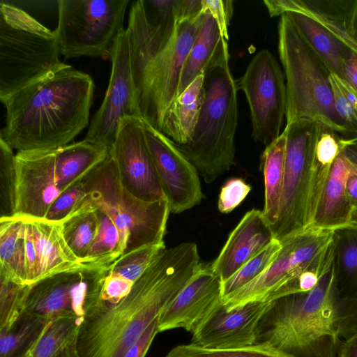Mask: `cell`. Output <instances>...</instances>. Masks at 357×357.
<instances>
[{"label":"cell","instance_id":"4316f807","mask_svg":"<svg viewBox=\"0 0 357 357\" xmlns=\"http://www.w3.org/2000/svg\"><path fill=\"white\" fill-rule=\"evenodd\" d=\"M286 155V133L283 130L267 145L261 155L260 169L264 180L263 213L272 227L276 222L282 192Z\"/></svg>","mask_w":357,"mask_h":357},{"label":"cell","instance_id":"83f0119b","mask_svg":"<svg viewBox=\"0 0 357 357\" xmlns=\"http://www.w3.org/2000/svg\"><path fill=\"white\" fill-rule=\"evenodd\" d=\"M0 276L27 284L25 255V220L0 219Z\"/></svg>","mask_w":357,"mask_h":357},{"label":"cell","instance_id":"ffe728a7","mask_svg":"<svg viewBox=\"0 0 357 357\" xmlns=\"http://www.w3.org/2000/svg\"><path fill=\"white\" fill-rule=\"evenodd\" d=\"M222 298L221 282L213 271L211 263H203L160 313L158 332L181 328L192 333Z\"/></svg>","mask_w":357,"mask_h":357},{"label":"cell","instance_id":"c3c4849f","mask_svg":"<svg viewBox=\"0 0 357 357\" xmlns=\"http://www.w3.org/2000/svg\"><path fill=\"white\" fill-rule=\"evenodd\" d=\"M202 0H176L174 15L177 22L193 19L204 14Z\"/></svg>","mask_w":357,"mask_h":357},{"label":"cell","instance_id":"7c38bea8","mask_svg":"<svg viewBox=\"0 0 357 357\" xmlns=\"http://www.w3.org/2000/svg\"><path fill=\"white\" fill-rule=\"evenodd\" d=\"M108 266L62 272L30 284L22 313L50 322L61 318L83 320L100 300Z\"/></svg>","mask_w":357,"mask_h":357},{"label":"cell","instance_id":"484cf974","mask_svg":"<svg viewBox=\"0 0 357 357\" xmlns=\"http://www.w3.org/2000/svg\"><path fill=\"white\" fill-rule=\"evenodd\" d=\"M285 14L331 72L342 78L344 61L354 51L311 15L296 12Z\"/></svg>","mask_w":357,"mask_h":357},{"label":"cell","instance_id":"4dcf8cb0","mask_svg":"<svg viewBox=\"0 0 357 357\" xmlns=\"http://www.w3.org/2000/svg\"><path fill=\"white\" fill-rule=\"evenodd\" d=\"M354 1L355 0H301L299 13L311 15L357 53V43L349 29L350 16Z\"/></svg>","mask_w":357,"mask_h":357},{"label":"cell","instance_id":"db71d44e","mask_svg":"<svg viewBox=\"0 0 357 357\" xmlns=\"http://www.w3.org/2000/svg\"><path fill=\"white\" fill-rule=\"evenodd\" d=\"M345 193L347 201L353 209L357 208V174H352L347 179Z\"/></svg>","mask_w":357,"mask_h":357},{"label":"cell","instance_id":"b9f144b4","mask_svg":"<svg viewBox=\"0 0 357 357\" xmlns=\"http://www.w3.org/2000/svg\"><path fill=\"white\" fill-rule=\"evenodd\" d=\"M251 190V186L241 178L227 180L220 190L218 206L221 213H228L239 206Z\"/></svg>","mask_w":357,"mask_h":357},{"label":"cell","instance_id":"603a6c76","mask_svg":"<svg viewBox=\"0 0 357 357\" xmlns=\"http://www.w3.org/2000/svg\"><path fill=\"white\" fill-rule=\"evenodd\" d=\"M357 174V167L341 152L333 162L312 226L336 229L348 226L353 208L345 188L347 179Z\"/></svg>","mask_w":357,"mask_h":357},{"label":"cell","instance_id":"30bf717a","mask_svg":"<svg viewBox=\"0 0 357 357\" xmlns=\"http://www.w3.org/2000/svg\"><path fill=\"white\" fill-rule=\"evenodd\" d=\"M57 33L66 58L107 54L123 29L129 0H59Z\"/></svg>","mask_w":357,"mask_h":357},{"label":"cell","instance_id":"8d00e7d4","mask_svg":"<svg viewBox=\"0 0 357 357\" xmlns=\"http://www.w3.org/2000/svg\"><path fill=\"white\" fill-rule=\"evenodd\" d=\"M281 248V243L274 238L268 246L247 261L230 278L221 283L222 296L224 297L241 288L261 275L275 260Z\"/></svg>","mask_w":357,"mask_h":357},{"label":"cell","instance_id":"816d5d0a","mask_svg":"<svg viewBox=\"0 0 357 357\" xmlns=\"http://www.w3.org/2000/svg\"><path fill=\"white\" fill-rule=\"evenodd\" d=\"M342 154L357 167V137L346 139L341 138Z\"/></svg>","mask_w":357,"mask_h":357},{"label":"cell","instance_id":"8fae6325","mask_svg":"<svg viewBox=\"0 0 357 357\" xmlns=\"http://www.w3.org/2000/svg\"><path fill=\"white\" fill-rule=\"evenodd\" d=\"M204 17L176 22L167 45L147 66L136 89L139 117L160 131L178 96L181 72Z\"/></svg>","mask_w":357,"mask_h":357},{"label":"cell","instance_id":"11a10c76","mask_svg":"<svg viewBox=\"0 0 357 357\" xmlns=\"http://www.w3.org/2000/svg\"><path fill=\"white\" fill-rule=\"evenodd\" d=\"M76 337L67 343L54 357H78L75 347Z\"/></svg>","mask_w":357,"mask_h":357},{"label":"cell","instance_id":"e575fe53","mask_svg":"<svg viewBox=\"0 0 357 357\" xmlns=\"http://www.w3.org/2000/svg\"><path fill=\"white\" fill-rule=\"evenodd\" d=\"M96 208L98 225L86 263L109 265L123 255L120 234L112 218L102 210Z\"/></svg>","mask_w":357,"mask_h":357},{"label":"cell","instance_id":"681fc988","mask_svg":"<svg viewBox=\"0 0 357 357\" xmlns=\"http://www.w3.org/2000/svg\"><path fill=\"white\" fill-rule=\"evenodd\" d=\"M341 78V77H340ZM342 79L357 93V53L351 52L343 63Z\"/></svg>","mask_w":357,"mask_h":357},{"label":"cell","instance_id":"277c9868","mask_svg":"<svg viewBox=\"0 0 357 357\" xmlns=\"http://www.w3.org/2000/svg\"><path fill=\"white\" fill-rule=\"evenodd\" d=\"M227 40H222L204 72L205 99L191 141L176 144L207 183L234 164L238 86L229 66Z\"/></svg>","mask_w":357,"mask_h":357},{"label":"cell","instance_id":"f35d334b","mask_svg":"<svg viewBox=\"0 0 357 357\" xmlns=\"http://www.w3.org/2000/svg\"><path fill=\"white\" fill-rule=\"evenodd\" d=\"M165 357H294L264 344L233 349H208L192 344H180L172 349Z\"/></svg>","mask_w":357,"mask_h":357},{"label":"cell","instance_id":"d6986e66","mask_svg":"<svg viewBox=\"0 0 357 357\" xmlns=\"http://www.w3.org/2000/svg\"><path fill=\"white\" fill-rule=\"evenodd\" d=\"M56 149L17 151L16 214L15 217L45 219L62 192L56 174Z\"/></svg>","mask_w":357,"mask_h":357},{"label":"cell","instance_id":"d4e9b609","mask_svg":"<svg viewBox=\"0 0 357 357\" xmlns=\"http://www.w3.org/2000/svg\"><path fill=\"white\" fill-rule=\"evenodd\" d=\"M108 153L104 144L85 139L57 148L55 169L61 192L82 181Z\"/></svg>","mask_w":357,"mask_h":357},{"label":"cell","instance_id":"7bdbcfd3","mask_svg":"<svg viewBox=\"0 0 357 357\" xmlns=\"http://www.w3.org/2000/svg\"><path fill=\"white\" fill-rule=\"evenodd\" d=\"M330 82L333 91L334 107L337 114L347 130L349 139L357 137V114L354 107L342 94L333 73Z\"/></svg>","mask_w":357,"mask_h":357},{"label":"cell","instance_id":"44dd1931","mask_svg":"<svg viewBox=\"0 0 357 357\" xmlns=\"http://www.w3.org/2000/svg\"><path fill=\"white\" fill-rule=\"evenodd\" d=\"M273 239L272 229L263 211L251 209L230 233L218 256L211 263L213 271L221 283L225 282Z\"/></svg>","mask_w":357,"mask_h":357},{"label":"cell","instance_id":"d6a6232c","mask_svg":"<svg viewBox=\"0 0 357 357\" xmlns=\"http://www.w3.org/2000/svg\"><path fill=\"white\" fill-rule=\"evenodd\" d=\"M49 323L22 312L10 327L0 331V357H17L41 335Z\"/></svg>","mask_w":357,"mask_h":357},{"label":"cell","instance_id":"52a82bcc","mask_svg":"<svg viewBox=\"0 0 357 357\" xmlns=\"http://www.w3.org/2000/svg\"><path fill=\"white\" fill-rule=\"evenodd\" d=\"M56 29L52 31L24 10L0 2V100L66 63Z\"/></svg>","mask_w":357,"mask_h":357},{"label":"cell","instance_id":"7402d4cb","mask_svg":"<svg viewBox=\"0 0 357 357\" xmlns=\"http://www.w3.org/2000/svg\"><path fill=\"white\" fill-rule=\"evenodd\" d=\"M28 220L37 252L38 280L56 273L99 265L84 264L74 255L63 238L61 223L44 219Z\"/></svg>","mask_w":357,"mask_h":357},{"label":"cell","instance_id":"836d02e7","mask_svg":"<svg viewBox=\"0 0 357 357\" xmlns=\"http://www.w3.org/2000/svg\"><path fill=\"white\" fill-rule=\"evenodd\" d=\"M82 321L61 318L50 321L41 335L17 357H54L76 337Z\"/></svg>","mask_w":357,"mask_h":357},{"label":"cell","instance_id":"8992f818","mask_svg":"<svg viewBox=\"0 0 357 357\" xmlns=\"http://www.w3.org/2000/svg\"><path fill=\"white\" fill-rule=\"evenodd\" d=\"M278 53L286 78L287 124L314 120L348 139L334 107L331 72L287 14L278 23Z\"/></svg>","mask_w":357,"mask_h":357},{"label":"cell","instance_id":"1f68e13d","mask_svg":"<svg viewBox=\"0 0 357 357\" xmlns=\"http://www.w3.org/2000/svg\"><path fill=\"white\" fill-rule=\"evenodd\" d=\"M63 238L74 255L83 263L95 238L98 219L96 208L85 200L62 222Z\"/></svg>","mask_w":357,"mask_h":357},{"label":"cell","instance_id":"ac0fdd59","mask_svg":"<svg viewBox=\"0 0 357 357\" xmlns=\"http://www.w3.org/2000/svg\"><path fill=\"white\" fill-rule=\"evenodd\" d=\"M274 301L250 302L227 311L220 301L192 332L190 344L218 350L255 344L259 322Z\"/></svg>","mask_w":357,"mask_h":357},{"label":"cell","instance_id":"9f6ffc18","mask_svg":"<svg viewBox=\"0 0 357 357\" xmlns=\"http://www.w3.org/2000/svg\"><path fill=\"white\" fill-rule=\"evenodd\" d=\"M349 29L350 33L354 40L357 43V0H355L354 6L351 10Z\"/></svg>","mask_w":357,"mask_h":357},{"label":"cell","instance_id":"6f0895ef","mask_svg":"<svg viewBox=\"0 0 357 357\" xmlns=\"http://www.w3.org/2000/svg\"><path fill=\"white\" fill-rule=\"evenodd\" d=\"M348 226L357 227V208H355L352 210L349 224Z\"/></svg>","mask_w":357,"mask_h":357},{"label":"cell","instance_id":"74e56055","mask_svg":"<svg viewBox=\"0 0 357 357\" xmlns=\"http://www.w3.org/2000/svg\"><path fill=\"white\" fill-rule=\"evenodd\" d=\"M165 248V244L162 243L144 246L123 255L107 266V273L135 283Z\"/></svg>","mask_w":357,"mask_h":357},{"label":"cell","instance_id":"60d3db41","mask_svg":"<svg viewBox=\"0 0 357 357\" xmlns=\"http://www.w3.org/2000/svg\"><path fill=\"white\" fill-rule=\"evenodd\" d=\"M86 193L83 181L64 190L53 202L44 220L62 222L77 208Z\"/></svg>","mask_w":357,"mask_h":357},{"label":"cell","instance_id":"9c48e42d","mask_svg":"<svg viewBox=\"0 0 357 357\" xmlns=\"http://www.w3.org/2000/svg\"><path fill=\"white\" fill-rule=\"evenodd\" d=\"M334 229L310 226L280 241L271 265L255 280L222 298L227 311L250 302L275 301L300 293L298 278L304 271L322 270L333 261Z\"/></svg>","mask_w":357,"mask_h":357},{"label":"cell","instance_id":"5b68a950","mask_svg":"<svg viewBox=\"0 0 357 357\" xmlns=\"http://www.w3.org/2000/svg\"><path fill=\"white\" fill-rule=\"evenodd\" d=\"M321 123L300 119L286 124L284 182L278 218L271 227L274 238L312 225L332 166L319 162L315 149Z\"/></svg>","mask_w":357,"mask_h":357},{"label":"cell","instance_id":"7dc6e473","mask_svg":"<svg viewBox=\"0 0 357 357\" xmlns=\"http://www.w3.org/2000/svg\"><path fill=\"white\" fill-rule=\"evenodd\" d=\"M157 317L148 326L142 336L123 354V357H145L158 332Z\"/></svg>","mask_w":357,"mask_h":357},{"label":"cell","instance_id":"f907efd6","mask_svg":"<svg viewBox=\"0 0 357 357\" xmlns=\"http://www.w3.org/2000/svg\"><path fill=\"white\" fill-rule=\"evenodd\" d=\"M337 357H357V333L340 343Z\"/></svg>","mask_w":357,"mask_h":357},{"label":"cell","instance_id":"ee69618b","mask_svg":"<svg viewBox=\"0 0 357 357\" xmlns=\"http://www.w3.org/2000/svg\"><path fill=\"white\" fill-rule=\"evenodd\" d=\"M204 13H208L216 21L222 37L228 40V26L233 15V1L202 0Z\"/></svg>","mask_w":357,"mask_h":357},{"label":"cell","instance_id":"f6af8a7d","mask_svg":"<svg viewBox=\"0 0 357 357\" xmlns=\"http://www.w3.org/2000/svg\"><path fill=\"white\" fill-rule=\"evenodd\" d=\"M134 283L121 277L106 273L101 290L100 299L109 305L120 302L131 291Z\"/></svg>","mask_w":357,"mask_h":357},{"label":"cell","instance_id":"f1b7e54d","mask_svg":"<svg viewBox=\"0 0 357 357\" xmlns=\"http://www.w3.org/2000/svg\"><path fill=\"white\" fill-rule=\"evenodd\" d=\"M333 272L340 296L357 299V227L334 229Z\"/></svg>","mask_w":357,"mask_h":357},{"label":"cell","instance_id":"7a4b0ae2","mask_svg":"<svg viewBox=\"0 0 357 357\" xmlns=\"http://www.w3.org/2000/svg\"><path fill=\"white\" fill-rule=\"evenodd\" d=\"M94 83L65 64L2 102L1 138L17 151L54 149L69 144L89 123Z\"/></svg>","mask_w":357,"mask_h":357},{"label":"cell","instance_id":"d590c367","mask_svg":"<svg viewBox=\"0 0 357 357\" xmlns=\"http://www.w3.org/2000/svg\"><path fill=\"white\" fill-rule=\"evenodd\" d=\"M17 169L13 149L0 138V219L16 214Z\"/></svg>","mask_w":357,"mask_h":357},{"label":"cell","instance_id":"e0dca14e","mask_svg":"<svg viewBox=\"0 0 357 357\" xmlns=\"http://www.w3.org/2000/svg\"><path fill=\"white\" fill-rule=\"evenodd\" d=\"M124 188L146 202L166 199L137 116L123 119L109 150Z\"/></svg>","mask_w":357,"mask_h":357},{"label":"cell","instance_id":"4fadbf2b","mask_svg":"<svg viewBox=\"0 0 357 357\" xmlns=\"http://www.w3.org/2000/svg\"><path fill=\"white\" fill-rule=\"evenodd\" d=\"M237 86L249 105L253 139L268 145L281 135L287 105L284 75L272 53L258 52Z\"/></svg>","mask_w":357,"mask_h":357},{"label":"cell","instance_id":"3957f363","mask_svg":"<svg viewBox=\"0 0 357 357\" xmlns=\"http://www.w3.org/2000/svg\"><path fill=\"white\" fill-rule=\"evenodd\" d=\"M357 333V299L340 296L333 263L307 292L275 300L259 322L256 344L294 357H336L342 339Z\"/></svg>","mask_w":357,"mask_h":357},{"label":"cell","instance_id":"f546056e","mask_svg":"<svg viewBox=\"0 0 357 357\" xmlns=\"http://www.w3.org/2000/svg\"><path fill=\"white\" fill-rule=\"evenodd\" d=\"M223 39L215 19L208 13H204L203 21L181 72L178 96L204 73Z\"/></svg>","mask_w":357,"mask_h":357},{"label":"cell","instance_id":"cb8c5ba5","mask_svg":"<svg viewBox=\"0 0 357 357\" xmlns=\"http://www.w3.org/2000/svg\"><path fill=\"white\" fill-rule=\"evenodd\" d=\"M205 99L204 74L197 77L172 103L160 131L178 144L189 143Z\"/></svg>","mask_w":357,"mask_h":357},{"label":"cell","instance_id":"f5cc1de1","mask_svg":"<svg viewBox=\"0 0 357 357\" xmlns=\"http://www.w3.org/2000/svg\"><path fill=\"white\" fill-rule=\"evenodd\" d=\"M335 77L342 94L357 114V93L344 79L339 77L336 75H335Z\"/></svg>","mask_w":357,"mask_h":357},{"label":"cell","instance_id":"9a60e30c","mask_svg":"<svg viewBox=\"0 0 357 357\" xmlns=\"http://www.w3.org/2000/svg\"><path fill=\"white\" fill-rule=\"evenodd\" d=\"M138 119L170 212L180 213L199 204L204 195L196 168L174 141L144 119Z\"/></svg>","mask_w":357,"mask_h":357},{"label":"cell","instance_id":"6da1fadb","mask_svg":"<svg viewBox=\"0 0 357 357\" xmlns=\"http://www.w3.org/2000/svg\"><path fill=\"white\" fill-rule=\"evenodd\" d=\"M202 264L195 243L166 248L120 302L100 299L84 317L75 339L78 357H123Z\"/></svg>","mask_w":357,"mask_h":357},{"label":"cell","instance_id":"2e32d148","mask_svg":"<svg viewBox=\"0 0 357 357\" xmlns=\"http://www.w3.org/2000/svg\"><path fill=\"white\" fill-rule=\"evenodd\" d=\"M175 3L176 0H137L131 5L126 31L135 89L147 66L174 33Z\"/></svg>","mask_w":357,"mask_h":357},{"label":"cell","instance_id":"ba28073f","mask_svg":"<svg viewBox=\"0 0 357 357\" xmlns=\"http://www.w3.org/2000/svg\"><path fill=\"white\" fill-rule=\"evenodd\" d=\"M82 181L85 200L106 213L118 228L123 255L164 243L170 213L167 200L146 202L130 193L109 153Z\"/></svg>","mask_w":357,"mask_h":357},{"label":"cell","instance_id":"ab89813d","mask_svg":"<svg viewBox=\"0 0 357 357\" xmlns=\"http://www.w3.org/2000/svg\"><path fill=\"white\" fill-rule=\"evenodd\" d=\"M29 287L0 276V331L10 327L21 314Z\"/></svg>","mask_w":357,"mask_h":357},{"label":"cell","instance_id":"bcb514c9","mask_svg":"<svg viewBox=\"0 0 357 357\" xmlns=\"http://www.w3.org/2000/svg\"><path fill=\"white\" fill-rule=\"evenodd\" d=\"M24 219L25 220V255L27 284H31L38 280V262L30 221L27 218Z\"/></svg>","mask_w":357,"mask_h":357},{"label":"cell","instance_id":"5bb4252c","mask_svg":"<svg viewBox=\"0 0 357 357\" xmlns=\"http://www.w3.org/2000/svg\"><path fill=\"white\" fill-rule=\"evenodd\" d=\"M107 56L112 61L109 85L84 139L102 144L109 150L121 120L128 116L139 117L126 29L117 35Z\"/></svg>","mask_w":357,"mask_h":357}]
</instances>
